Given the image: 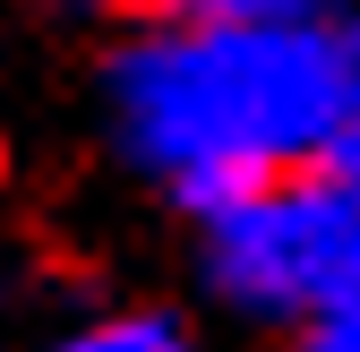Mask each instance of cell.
Listing matches in <instances>:
<instances>
[{
  "instance_id": "cell-1",
  "label": "cell",
  "mask_w": 360,
  "mask_h": 352,
  "mask_svg": "<svg viewBox=\"0 0 360 352\" xmlns=\"http://www.w3.org/2000/svg\"><path fill=\"white\" fill-rule=\"evenodd\" d=\"M112 146L172 189L189 215H214L283 172H352L360 138V61L352 34L326 18H275V26H223L180 18L138 34L103 69Z\"/></svg>"
},
{
  "instance_id": "cell-2",
  "label": "cell",
  "mask_w": 360,
  "mask_h": 352,
  "mask_svg": "<svg viewBox=\"0 0 360 352\" xmlns=\"http://www.w3.org/2000/svg\"><path fill=\"white\" fill-rule=\"evenodd\" d=\"M206 232V284L240 318H326L360 310V181L343 163L283 172L198 215Z\"/></svg>"
},
{
  "instance_id": "cell-3",
  "label": "cell",
  "mask_w": 360,
  "mask_h": 352,
  "mask_svg": "<svg viewBox=\"0 0 360 352\" xmlns=\"http://www.w3.org/2000/svg\"><path fill=\"white\" fill-rule=\"evenodd\" d=\"M52 352H189V327L172 310H112V318H86L77 335H60Z\"/></svg>"
},
{
  "instance_id": "cell-4",
  "label": "cell",
  "mask_w": 360,
  "mask_h": 352,
  "mask_svg": "<svg viewBox=\"0 0 360 352\" xmlns=\"http://www.w3.org/2000/svg\"><path fill=\"white\" fill-rule=\"evenodd\" d=\"M180 18H223V26H275V18H318L326 0H172Z\"/></svg>"
},
{
  "instance_id": "cell-5",
  "label": "cell",
  "mask_w": 360,
  "mask_h": 352,
  "mask_svg": "<svg viewBox=\"0 0 360 352\" xmlns=\"http://www.w3.org/2000/svg\"><path fill=\"white\" fill-rule=\"evenodd\" d=\"M300 352H360V310H326V318H300Z\"/></svg>"
}]
</instances>
